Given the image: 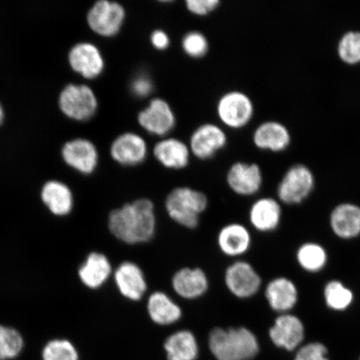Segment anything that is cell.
<instances>
[{"label":"cell","instance_id":"obj_1","mask_svg":"<svg viewBox=\"0 0 360 360\" xmlns=\"http://www.w3.org/2000/svg\"><path fill=\"white\" fill-rule=\"evenodd\" d=\"M110 231L127 245L150 241L156 229L155 205L150 200L139 199L112 210L109 216Z\"/></svg>","mask_w":360,"mask_h":360},{"label":"cell","instance_id":"obj_2","mask_svg":"<svg viewBox=\"0 0 360 360\" xmlns=\"http://www.w3.org/2000/svg\"><path fill=\"white\" fill-rule=\"evenodd\" d=\"M209 345L218 360H251L259 352L257 338L245 327L214 328L209 336Z\"/></svg>","mask_w":360,"mask_h":360},{"label":"cell","instance_id":"obj_3","mask_svg":"<svg viewBox=\"0 0 360 360\" xmlns=\"http://www.w3.org/2000/svg\"><path fill=\"white\" fill-rule=\"evenodd\" d=\"M208 206L204 193L188 187H178L169 193L165 209L171 219L181 226L195 229L200 222V216Z\"/></svg>","mask_w":360,"mask_h":360},{"label":"cell","instance_id":"obj_4","mask_svg":"<svg viewBox=\"0 0 360 360\" xmlns=\"http://www.w3.org/2000/svg\"><path fill=\"white\" fill-rule=\"evenodd\" d=\"M58 105L63 115L76 121H86L96 114L98 101L96 94L89 85L69 84L62 89Z\"/></svg>","mask_w":360,"mask_h":360},{"label":"cell","instance_id":"obj_5","mask_svg":"<svg viewBox=\"0 0 360 360\" xmlns=\"http://www.w3.org/2000/svg\"><path fill=\"white\" fill-rule=\"evenodd\" d=\"M89 29L101 37L111 38L118 34L124 24L126 11L119 2L98 0L87 13Z\"/></svg>","mask_w":360,"mask_h":360},{"label":"cell","instance_id":"obj_6","mask_svg":"<svg viewBox=\"0 0 360 360\" xmlns=\"http://www.w3.org/2000/svg\"><path fill=\"white\" fill-rule=\"evenodd\" d=\"M314 186V175L308 166L302 164L292 165L278 184V200L285 205H300L311 195Z\"/></svg>","mask_w":360,"mask_h":360},{"label":"cell","instance_id":"obj_7","mask_svg":"<svg viewBox=\"0 0 360 360\" xmlns=\"http://www.w3.org/2000/svg\"><path fill=\"white\" fill-rule=\"evenodd\" d=\"M218 118L226 127L240 129L249 124L255 115V105L248 94L229 91L219 98L216 105Z\"/></svg>","mask_w":360,"mask_h":360},{"label":"cell","instance_id":"obj_8","mask_svg":"<svg viewBox=\"0 0 360 360\" xmlns=\"http://www.w3.org/2000/svg\"><path fill=\"white\" fill-rule=\"evenodd\" d=\"M138 124L150 134L165 137L172 132L176 125V115L168 101L155 98L139 112Z\"/></svg>","mask_w":360,"mask_h":360},{"label":"cell","instance_id":"obj_9","mask_svg":"<svg viewBox=\"0 0 360 360\" xmlns=\"http://www.w3.org/2000/svg\"><path fill=\"white\" fill-rule=\"evenodd\" d=\"M68 62L75 73L86 79H94L105 68V58L97 45L90 42L75 44L68 53Z\"/></svg>","mask_w":360,"mask_h":360},{"label":"cell","instance_id":"obj_10","mask_svg":"<svg viewBox=\"0 0 360 360\" xmlns=\"http://www.w3.org/2000/svg\"><path fill=\"white\" fill-rule=\"evenodd\" d=\"M225 285L238 299H249L259 292L262 280L257 271L246 261H236L224 274Z\"/></svg>","mask_w":360,"mask_h":360},{"label":"cell","instance_id":"obj_11","mask_svg":"<svg viewBox=\"0 0 360 360\" xmlns=\"http://www.w3.org/2000/svg\"><path fill=\"white\" fill-rule=\"evenodd\" d=\"M61 156L68 166L83 174H93L100 160L96 145L84 138L67 141L61 148Z\"/></svg>","mask_w":360,"mask_h":360},{"label":"cell","instance_id":"obj_12","mask_svg":"<svg viewBox=\"0 0 360 360\" xmlns=\"http://www.w3.org/2000/svg\"><path fill=\"white\" fill-rule=\"evenodd\" d=\"M227 142L224 130L217 124L208 123L201 124L192 133L188 147L197 159L207 160L223 150Z\"/></svg>","mask_w":360,"mask_h":360},{"label":"cell","instance_id":"obj_13","mask_svg":"<svg viewBox=\"0 0 360 360\" xmlns=\"http://www.w3.org/2000/svg\"><path fill=\"white\" fill-rule=\"evenodd\" d=\"M148 145L141 134L125 132L112 141L110 154L112 160L125 167H134L145 162L148 156Z\"/></svg>","mask_w":360,"mask_h":360},{"label":"cell","instance_id":"obj_14","mask_svg":"<svg viewBox=\"0 0 360 360\" xmlns=\"http://www.w3.org/2000/svg\"><path fill=\"white\" fill-rule=\"evenodd\" d=\"M269 335L276 347L292 351L302 344L305 328L299 317L289 313L281 314L269 328Z\"/></svg>","mask_w":360,"mask_h":360},{"label":"cell","instance_id":"obj_15","mask_svg":"<svg viewBox=\"0 0 360 360\" xmlns=\"http://www.w3.org/2000/svg\"><path fill=\"white\" fill-rule=\"evenodd\" d=\"M227 183L232 191L238 195H254L262 187V171L255 163L236 162L228 171Z\"/></svg>","mask_w":360,"mask_h":360},{"label":"cell","instance_id":"obj_16","mask_svg":"<svg viewBox=\"0 0 360 360\" xmlns=\"http://www.w3.org/2000/svg\"><path fill=\"white\" fill-rule=\"evenodd\" d=\"M114 278L117 289L125 299L139 301L145 296L148 289L146 278L138 264L124 261L115 269Z\"/></svg>","mask_w":360,"mask_h":360},{"label":"cell","instance_id":"obj_17","mask_svg":"<svg viewBox=\"0 0 360 360\" xmlns=\"http://www.w3.org/2000/svg\"><path fill=\"white\" fill-rule=\"evenodd\" d=\"M291 134L285 124L269 120L260 124L253 134L255 146L261 150L281 153L291 143Z\"/></svg>","mask_w":360,"mask_h":360},{"label":"cell","instance_id":"obj_18","mask_svg":"<svg viewBox=\"0 0 360 360\" xmlns=\"http://www.w3.org/2000/svg\"><path fill=\"white\" fill-rule=\"evenodd\" d=\"M153 154L165 168L178 170L187 167L191 152L188 145L181 139L164 138L156 143Z\"/></svg>","mask_w":360,"mask_h":360},{"label":"cell","instance_id":"obj_19","mask_svg":"<svg viewBox=\"0 0 360 360\" xmlns=\"http://www.w3.org/2000/svg\"><path fill=\"white\" fill-rule=\"evenodd\" d=\"M265 298L274 311L286 314L295 307L299 300V291L290 278L278 277L268 283Z\"/></svg>","mask_w":360,"mask_h":360},{"label":"cell","instance_id":"obj_20","mask_svg":"<svg viewBox=\"0 0 360 360\" xmlns=\"http://www.w3.org/2000/svg\"><path fill=\"white\" fill-rule=\"evenodd\" d=\"M175 292L184 300H196L204 295L209 289V280L200 268H183L172 278Z\"/></svg>","mask_w":360,"mask_h":360},{"label":"cell","instance_id":"obj_21","mask_svg":"<svg viewBox=\"0 0 360 360\" xmlns=\"http://www.w3.org/2000/svg\"><path fill=\"white\" fill-rule=\"evenodd\" d=\"M332 231L342 240H352L360 236V207L352 202L337 205L330 214Z\"/></svg>","mask_w":360,"mask_h":360},{"label":"cell","instance_id":"obj_22","mask_svg":"<svg viewBox=\"0 0 360 360\" xmlns=\"http://www.w3.org/2000/svg\"><path fill=\"white\" fill-rule=\"evenodd\" d=\"M112 272V265L107 256L93 252L81 265L78 274L85 286L89 289L97 290L109 281Z\"/></svg>","mask_w":360,"mask_h":360},{"label":"cell","instance_id":"obj_23","mask_svg":"<svg viewBox=\"0 0 360 360\" xmlns=\"http://www.w3.org/2000/svg\"><path fill=\"white\" fill-rule=\"evenodd\" d=\"M282 209L273 198H261L255 201L250 210V221L259 232L268 233L276 231L281 221Z\"/></svg>","mask_w":360,"mask_h":360},{"label":"cell","instance_id":"obj_24","mask_svg":"<svg viewBox=\"0 0 360 360\" xmlns=\"http://www.w3.org/2000/svg\"><path fill=\"white\" fill-rule=\"evenodd\" d=\"M251 236L245 225L233 223L225 225L218 235L220 250L229 257H238L250 250Z\"/></svg>","mask_w":360,"mask_h":360},{"label":"cell","instance_id":"obj_25","mask_svg":"<svg viewBox=\"0 0 360 360\" xmlns=\"http://www.w3.org/2000/svg\"><path fill=\"white\" fill-rule=\"evenodd\" d=\"M41 200L53 214L65 216L74 207V196L69 186L58 180H49L41 190Z\"/></svg>","mask_w":360,"mask_h":360},{"label":"cell","instance_id":"obj_26","mask_svg":"<svg viewBox=\"0 0 360 360\" xmlns=\"http://www.w3.org/2000/svg\"><path fill=\"white\" fill-rule=\"evenodd\" d=\"M147 311L151 321L159 326H169L182 317V309L164 292L157 291L148 297Z\"/></svg>","mask_w":360,"mask_h":360},{"label":"cell","instance_id":"obj_27","mask_svg":"<svg viewBox=\"0 0 360 360\" xmlns=\"http://www.w3.org/2000/svg\"><path fill=\"white\" fill-rule=\"evenodd\" d=\"M169 360H195L199 348L195 335L188 330H180L171 335L165 343Z\"/></svg>","mask_w":360,"mask_h":360},{"label":"cell","instance_id":"obj_28","mask_svg":"<svg viewBox=\"0 0 360 360\" xmlns=\"http://www.w3.org/2000/svg\"><path fill=\"white\" fill-rule=\"evenodd\" d=\"M297 262L309 273H318L326 266L328 254L317 243L309 242L300 246L296 253Z\"/></svg>","mask_w":360,"mask_h":360},{"label":"cell","instance_id":"obj_29","mask_svg":"<svg viewBox=\"0 0 360 360\" xmlns=\"http://www.w3.org/2000/svg\"><path fill=\"white\" fill-rule=\"evenodd\" d=\"M326 304L334 311H345L354 302V292L339 281H331L323 290Z\"/></svg>","mask_w":360,"mask_h":360},{"label":"cell","instance_id":"obj_30","mask_svg":"<svg viewBox=\"0 0 360 360\" xmlns=\"http://www.w3.org/2000/svg\"><path fill=\"white\" fill-rule=\"evenodd\" d=\"M337 55L345 65L360 64V31H347L341 36L337 44Z\"/></svg>","mask_w":360,"mask_h":360},{"label":"cell","instance_id":"obj_31","mask_svg":"<svg viewBox=\"0 0 360 360\" xmlns=\"http://www.w3.org/2000/svg\"><path fill=\"white\" fill-rule=\"evenodd\" d=\"M24 348V339L19 331L11 327L0 326V360L19 356Z\"/></svg>","mask_w":360,"mask_h":360},{"label":"cell","instance_id":"obj_32","mask_svg":"<svg viewBox=\"0 0 360 360\" xmlns=\"http://www.w3.org/2000/svg\"><path fill=\"white\" fill-rule=\"evenodd\" d=\"M43 360H79L77 349L70 341L53 340L43 349Z\"/></svg>","mask_w":360,"mask_h":360},{"label":"cell","instance_id":"obj_33","mask_svg":"<svg viewBox=\"0 0 360 360\" xmlns=\"http://www.w3.org/2000/svg\"><path fill=\"white\" fill-rule=\"evenodd\" d=\"M181 46L188 57L200 58L209 51V41L205 34L199 31H191L184 36Z\"/></svg>","mask_w":360,"mask_h":360},{"label":"cell","instance_id":"obj_34","mask_svg":"<svg viewBox=\"0 0 360 360\" xmlns=\"http://www.w3.org/2000/svg\"><path fill=\"white\" fill-rule=\"evenodd\" d=\"M326 346L321 342H312L301 346L294 360H330Z\"/></svg>","mask_w":360,"mask_h":360},{"label":"cell","instance_id":"obj_35","mask_svg":"<svg viewBox=\"0 0 360 360\" xmlns=\"http://www.w3.org/2000/svg\"><path fill=\"white\" fill-rule=\"evenodd\" d=\"M130 89L135 97L146 98L154 91V82L147 74H139L130 83Z\"/></svg>","mask_w":360,"mask_h":360},{"label":"cell","instance_id":"obj_36","mask_svg":"<svg viewBox=\"0 0 360 360\" xmlns=\"http://www.w3.org/2000/svg\"><path fill=\"white\" fill-rule=\"evenodd\" d=\"M219 0H187L186 6L193 15L206 16L214 12L219 7Z\"/></svg>","mask_w":360,"mask_h":360},{"label":"cell","instance_id":"obj_37","mask_svg":"<svg viewBox=\"0 0 360 360\" xmlns=\"http://www.w3.org/2000/svg\"><path fill=\"white\" fill-rule=\"evenodd\" d=\"M150 43L157 51H163L169 47L170 38L165 31L156 30L150 35Z\"/></svg>","mask_w":360,"mask_h":360},{"label":"cell","instance_id":"obj_38","mask_svg":"<svg viewBox=\"0 0 360 360\" xmlns=\"http://www.w3.org/2000/svg\"><path fill=\"white\" fill-rule=\"evenodd\" d=\"M4 120V110L1 102H0V125L2 124Z\"/></svg>","mask_w":360,"mask_h":360},{"label":"cell","instance_id":"obj_39","mask_svg":"<svg viewBox=\"0 0 360 360\" xmlns=\"http://www.w3.org/2000/svg\"><path fill=\"white\" fill-rule=\"evenodd\" d=\"M358 360H360V358Z\"/></svg>","mask_w":360,"mask_h":360}]
</instances>
